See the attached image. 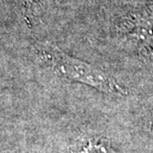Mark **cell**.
<instances>
[{
	"mask_svg": "<svg viewBox=\"0 0 153 153\" xmlns=\"http://www.w3.org/2000/svg\"><path fill=\"white\" fill-rule=\"evenodd\" d=\"M35 51L43 63L70 81L94 88L108 96L123 97L126 94V90L105 71L66 54L53 43H38Z\"/></svg>",
	"mask_w": 153,
	"mask_h": 153,
	"instance_id": "1",
	"label": "cell"
},
{
	"mask_svg": "<svg viewBox=\"0 0 153 153\" xmlns=\"http://www.w3.org/2000/svg\"><path fill=\"white\" fill-rule=\"evenodd\" d=\"M72 153H118L108 140L96 135H85L76 139Z\"/></svg>",
	"mask_w": 153,
	"mask_h": 153,
	"instance_id": "2",
	"label": "cell"
},
{
	"mask_svg": "<svg viewBox=\"0 0 153 153\" xmlns=\"http://www.w3.org/2000/svg\"><path fill=\"white\" fill-rule=\"evenodd\" d=\"M131 35L140 42L153 46V16L139 20L131 31Z\"/></svg>",
	"mask_w": 153,
	"mask_h": 153,
	"instance_id": "3",
	"label": "cell"
},
{
	"mask_svg": "<svg viewBox=\"0 0 153 153\" xmlns=\"http://www.w3.org/2000/svg\"><path fill=\"white\" fill-rule=\"evenodd\" d=\"M150 125L153 129V111H151V114H150Z\"/></svg>",
	"mask_w": 153,
	"mask_h": 153,
	"instance_id": "4",
	"label": "cell"
}]
</instances>
